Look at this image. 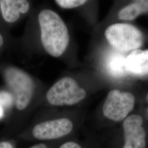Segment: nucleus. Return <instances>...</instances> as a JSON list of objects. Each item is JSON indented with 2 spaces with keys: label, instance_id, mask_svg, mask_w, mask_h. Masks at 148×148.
Listing matches in <instances>:
<instances>
[{
  "label": "nucleus",
  "instance_id": "nucleus-6",
  "mask_svg": "<svg viewBox=\"0 0 148 148\" xmlns=\"http://www.w3.org/2000/svg\"><path fill=\"white\" fill-rule=\"evenodd\" d=\"M135 103L136 98L132 93L111 90L106 95L102 105V115L109 121L121 122L131 115Z\"/></svg>",
  "mask_w": 148,
  "mask_h": 148
},
{
  "label": "nucleus",
  "instance_id": "nucleus-9",
  "mask_svg": "<svg viewBox=\"0 0 148 148\" xmlns=\"http://www.w3.org/2000/svg\"><path fill=\"white\" fill-rule=\"evenodd\" d=\"M127 72L137 76L148 75V49H135L126 58Z\"/></svg>",
  "mask_w": 148,
  "mask_h": 148
},
{
  "label": "nucleus",
  "instance_id": "nucleus-1",
  "mask_svg": "<svg viewBox=\"0 0 148 148\" xmlns=\"http://www.w3.org/2000/svg\"><path fill=\"white\" fill-rule=\"evenodd\" d=\"M36 117L19 134L24 141L54 142L73 137L79 132L81 123L71 109H49Z\"/></svg>",
  "mask_w": 148,
  "mask_h": 148
},
{
  "label": "nucleus",
  "instance_id": "nucleus-4",
  "mask_svg": "<svg viewBox=\"0 0 148 148\" xmlns=\"http://www.w3.org/2000/svg\"><path fill=\"white\" fill-rule=\"evenodd\" d=\"M87 91L76 79L69 75L64 76L55 82L43 97L47 108L70 109L85 100Z\"/></svg>",
  "mask_w": 148,
  "mask_h": 148
},
{
  "label": "nucleus",
  "instance_id": "nucleus-13",
  "mask_svg": "<svg viewBox=\"0 0 148 148\" xmlns=\"http://www.w3.org/2000/svg\"><path fill=\"white\" fill-rule=\"evenodd\" d=\"M14 98L13 95L5 91L0 92V120L5 115V111L13 108Z\"/></svg>",
  "mask_w": 148,
  "mask_h": 148
},
{
  "label": "nucleus",
  "instance_id": "nucleus-5",
  "mask_svg": "<svg viewBox=\"0 0 148 148\" xmlns=\"http://www.w3.org/2000/svg\"><path fill=\"white\" fill-rule=\"evenodd\" d=\"M102 138L100 142L105 140L107 148H148V130L139 114L130 115L122 122L119 132Z\"/></svg>",
  "mask_w": 148,
  "mask_h": 148
},
{
  "label": "nucleus",
  "instance_id": "nucleus-19",
  "mask_svg": "<svg viewBox=\"0 0 148 148\" xmlns=\"http://www.w3.org/2000/svg\"></svg>",
  "mask_w": 148,
  "mask_h": 148
},
{
  "label": "nucleus",
  "instance_id": "nucleus-15",
  "mask_svg": "<svg viewBox=\"0 0 148 148\" xmlns=\"http://www.w3.org/2000/svg\"><path fill=\"white\" fill-rule=\"evenodd\" d=\"M58 142L36 143L28 148H55Z\"/></svg>",
  "mask_w": 148,
  "mask_h": 148
},
{
  "label": "nucleus",
  "instance_id": "nucleus-17",
  "mask_svg": "<svg viewBox=\"0 0 148 148\" xmlns=\"http://www.w3.org/2000/svg\"><path fill=\"white\" fill-rule=\"evenodd\" d=\"M3 43H4L3 38V36H2L1 34L0 33V48L2 47V46H3Z\"/></svg>",
  "mask_w": 148,
  "mask_h": 148
},
{
  "label": "nucleus",
  "instance_id": "nucleus-10",
  "mask_svg": "<svg viewBox=\"0 0 148 148\" xmlns=\"http://www.w3.org/2000/svg\"><path fill=\"white\" fill-rule=\"evenodd\" d=\"M79 134L59 141L55 148H103L94 134H85L83 137Z\"/></svg>",
  "mask_w": 148,
  "mask_h": 148
},
{
  "label": "nucleus",
  "instance_id": "nucleus-2",
  "mask_svg": "<svg viewBox=\"0 0 148 148\" xmlns=\"http://www.w3.org/2000/svg\"><path fill=\"white\" fill-rule=\"evenodd\" d=\"M37 21L41 43L43 49L53 58L63 56L69 47V29L62 16L49 8L38 13Z\"/></svg>",
  "mask_w": 148,
  "mask_h": 148
},
{
  "label": "nucleus",
  "instance_id": "nucleus-11",
  "mask_svg": "<svg viewBox=\"0 0 148 148\" xmlns=\"http://www.w3.org/2000/svg\"><path fill=\"white\" fill-rule=\"evenodd\" d=\"M148 11V0H138L123 8L118 13V17L123 21H132Z\"/></svg>",
  "mask_w": 148,
  "mask_h": 148
},
{
  "label": "nucleus",
  "instance_id": "nucleus-18",
  "mask_svg": "<svg viewBox=\"0 0 148 148\" xmlns=\"http://www.w3.org/2000/svg\"><path fill=\"white\" fill-rule=\"evenodd\" d=\"M146 99H147V102L148 103V95H147V97H146ZM147 115H148V108L147 109Z\"/></svg>",
  "mask_w": 148,
  "mask_h": 148
},
{
  "label": "nucleus",
  "instance_id": "nucleus-12",
  "mask_svg": "<svg viewBox=\"0 0 148 148\" xmlns=\"http://www.w3.org/2000/svg\"><path fill=\"white\" fill-rule=\"evenodd\" d=\"M107 67L110 74L116 77L125 75L127 72L126 59L119 53L112 54L108 59Z\"/></svg>",
  "mask_w": 148,
  "mask_h": 148
},
{
  "label": "nucleus",
  "instance_id": "nucleus-3",
  "mask_svg": "<svg viewBox=\"0 0 148 148\" xmlns=\"http://www.w3.org/2000/svg\"><path fill=\"white\" fill-rule=\"evenodd\" d=\"M5 79L13 96V107L23 114L27 124V119L30 114L41 100L35 81L29 73L15 67L6 69Z\"/></svg>",
  "mask_w": 148,
  "mask_h": 148
},
{
  "label": "nucleus",
  "instance_id": "nucleus-7",
  "mask_svg": "<svg viewBox=\"0 0 148 148\" xmlns=\"http://www.w3.org/2000/svg\"><path fill=\"white\" fill-rule=\"evenodd\" d=\"M104 35L112 46L122 52L137 49L143 44L142 32L128 24H112L106 29Z\"/></svg>",
  "mask_w": 148,
  "mask_h": 148
},
{
  "label": "nucleus",
  "instance_id": "nucleus-14",
  "mask_svg": "<svg viewBox=\"0 0 148 148\" xmlns=\"http://www.w3.org/2000/svg\"><path fill=\"white\" fill-rule=\"evenodd\" d=\"M88 1L86 0H56L55 3L59 7L64 10H71L84 5Z\"/></svg>",
  "mask_w": 148,
  "mask_h": 148
},
{
  "label": "nucleus",
  "instance_id": "nucleus-8",
  "mask_svg": "<svg viewBox=\"0 0 148 148\" xmlns=\"http://www.w3.org/2000/svg\"><path fill=\"white\" fill-rule=\"evenodd\" d=\"M0 8L4 20L13 23L29 13L31 3L27 0H2L0 1Z\"/></svg>",
  "mask_w": 148,
  "mask_h": 148
},
{
  "label": "nucleus",
  "instance_id": "nucleus-16",
  "mask_svg": "<svg viewBox=\"0 0 148 148\" xmlns=\"http://www.w3.org/2000/svg\"><path fill=\"white\" fill-rule=\"evenodd\" d=\"M0 148H16L13 143L10 141H2L0 142Z\"/></svg>",
  "mask_w": 148,
  "mask_h": 148
}]
</instances>
